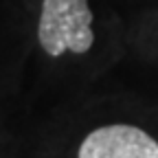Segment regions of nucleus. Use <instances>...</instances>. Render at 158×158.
Segmentation results:
<instances>
[{"instance_id": "f257e3e1", "label": "nucleus", "mask_w": 158, "mask_h": 158, "mask_svg": "<svg viewBox=\"0 0 158 158\" xmlns=\"http://www.w3.org/2000/svg\"><path fill=\"white\" fill-rule=\"evenodd\" d=\"M92 9L88 0H44L37 24V40L51 57L66 51L84 55L94 44Z\"/></svg>"}, {"instance_id": "f03ea898", "label": "nucleus", "mask_w": 158, "mask_h": 158, "mask_svg": "<svg viewBox=\"0 0 158 158\" xmlns=\"http://www.w3.org/2000/svg\"><path fill=\"white\" fill-rule=\"evenodd\" d=\"M79 158H158V143L134 125H103L79 145Z\"/></svg>"}]
</instances>
